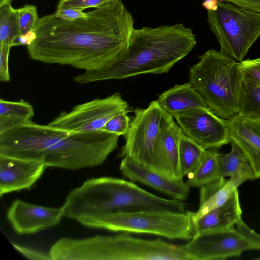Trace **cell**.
Here are the masks:
<instances>
[{
  "label": "cell",
  "instance_id": "cell-33",
  "mask_svg": "<svg viewBox=\"0 0 260 260\" xmlns=\"http://www.w3.org/2000/svg\"><path fill=\"white\" fill-rule=\"evenodd\" d=\"M218 0H204L202 6L208 10H215L217 7Z\"/></svg>",
  "mask_w": 260,
  "mask_h": 260
},
{
  "label": "cell",
  "instance_id": "cell-5",
  "mask_svg": "<svg viewBox=\"0 0 260 260\" xmlns=\"http://www.w3.org/2000/svg\"><path fill=\"white\" fill-rule=\"evenodd\" d=\"M207 17L220 51L239 62L243 60L260 37V12L218 1L216 10L207 11Z\"/></svg>",
  "mask_w": 260,
  "mask_h": 260
},
{
  "label": "cell",
  "instance_id": "cell-15",
  "mask_svg": "<svg viewBox=\"0 0 260 260\" xmlns=\"http://www.w3.org/2000/svg\"><path fill=\"white\" fill-rule=\"evenodd\" d=\"M242 210L237 188L221 206L210 211L194 224L195 234L234 226L241 219Z\"/></svg>",
  "mask_w": 260,
  "mask_h": 260
},
{
  "label": "cell",
  "instance_id": "cell-19",
  "mask_svg": "<svg viewBox=\"0 0 260 260\" xmlns=\"http://www.w3.org/2000/svg\"><path fill=\"white\" fill-rule=\"evenodd\" d=\"M218 148L205 149L197 168L187 177L186 183L189 187H202L221 178L219 177Z\"/></svg>",
  "mask_w": 260,
  "mask_h": 260
},
{
  "label": "cell",
  "instance_id": "cell-14",
  "mask_svg": "<svg viewBox=\"0 0 260 260\" xmlns=\"http://www.w3.org/2000/svg\"><path fill=\"white\" fill-rule=\"evenodd\" d=\"M227 125L230 140L242 150L252 166L256 179L260 178V121L237 114L227 120Z\"/></svg>",
  "mask_w": 260,
  "mask_h": 260
},
{
  "label": "cell",
  "instance_id": "cell-26",
  "mask_svg": "<svg viewBox=\"0 0 260 260\" xmlns=\"http://www.w3.org/2000/svg\"><path fill=\"white\" fill-rule=\"evenodd\" d=\"M111 0H60L57 10L65 8L84 10L89 8H97Z\"/></svg>",
  "mask_w": 260,
  "mask_h": 260
},
{
  "label": "cell",
  "instance_id": "cell-21",
  "mask_svg": "<svg viewBox=\"0 0 260 260\" xmlns=\"http://www.w3.org/2000/svg\"><path fill=\"white\" fill-rule=\"evenodd\" d=\"M237 115L260 121V85L244 76L240 89Z\"/></svg>",
  "mask_w": 260,
  "mask_h": 260
},
{
  "label": "cell",
  "instance_id": "cell-34",
  "mask_svg": "<svg viewBox=\"0 0 260 260\" xmlns=\"http://www.w3.org/2000/svg\"><path fill=\"white\" fill-rule=\"evenodd\" d=\"M13 0H0V7L6 5H11Z\"/></svg>",
  "mask_w": 260,
  "mask_h": 260
},
{
  "label": "cell",
  "instance_id": "cell-10",
  "mask_svg": "<svg viewBox=\"0 0 260 260\" xmlns=\"http://www.w3.org/2000/svg\"><path fill=\"white\" fill-rule=\"evenodd\" d=\"M6 216L17 233L34 234L58 224L64 217L63 207L43 206L16 199L9 207Z\"/></svg>",
  "mask_w": 260,
  "mask_h": 260
},
{
  "label": "cell",
  "instance_id": "cell-18",
  "mask_svg": "<svg viewBox=\"0 0 260 260\" xmlns=\"http://www.w3.org/2000/svg\"><path fill=\"white\" fill-rule=\"evenodd\" d=\"M230 143L231 151L220 155L219 177H234L242 183L256 179L253 167L246 155L235 143L230 141Z\"/></svg>",
  "mask_w": 260,
  "mask_h": 260
},
{
  "label": "cell",
  "instance_id": "cell-23",
  "mask_svg": "<svg viewBox=\"0 0 260 260\" xmlns=\"http://www.w3.org/2000/svg\"><path fill=\"white\" fill-rule=\"evenodd\" d=\"M21 35L17 9L11 5L0 7V45L13 47V43Z\"/></svg>",
  "mask_w": 260,
  "mask_h": 260
},
{
  "label": "cell",
  "instance_id": "cell-20",
  "mask_svg": "<svg viewBox=\"0 0 260 260\" xmlns=\"http://www.w3.org/2000/svg\"><path fill=\"white\" fill-rule=\"evenodd\" d=\"M33 106L21 99L10 101L0 99V134L32 121Z\"/></svg>",
  "mask_w": 260,
  "mask_h": 260
},
{
  "label": "cell",
  "instance_id": "cell-25",
  "mask_svg": "<svg viewBox=\"0 0 260 260\" xmlns=\"http://www.w3.org/2000/svg\"><path fill=\"white\" fill-rule=\"evenodd\" d=\"M131 119L127 113H122L112 117L104 125L103 130L124 135L129 126Z\"/></svg>",
  "mask_w": 260,
  "mask_h": 260
},
{
  "label": "cell",
  "instance_id": "cell-29",
  "mask_svg": "<svg viewBox=\"0 0 260 260\" xmlns=\"http://www.w3.org/2000/svg\"><path fill=\"white\" fill-rule=\"evenodd\" d=\"M54 14L60 18L72 21L85 17L87 15V12H84L83 10L81 9L65 8L57 10Z\"/></svg>",
  "mask_w": 260,
  "mask_h": 260
},
{
  "label": "cell",
  "instance_id": "cell-27",
  "mask_svg": "<svg viewBox=\"0 0 260 260\" xmlns=\"http://www.w3.org/2000/svg\"><path fill=\"white\" fill-rule=\"evenodd\" d=\"M245 77L260 85V58L240 62Z\"/></svg>",
  "mask_w": 260,
  "mask_h": 260
},
{
  "label": "cell",
  "instance_id": "cell-17",
  "mask_svg": "<svg viewBox=\"0 0 260 260\" xmlns=\"http://www.w3.org/2000/svg\"><path fill=\"white\" fill-rule=\"evenodd\" d=\"M157 101L170 115L194 108H208L204 99L189 82L175 85L159 95Z\"/></svg>",
  "mask_w": 260,
  "mask_h": 260
},
{
  "label": "cell",
  "instance_id": "cell-28",
  "mask_svg": "<svg viewBox=\"0 0 260 260\" xmlns=\"http://www.w3.org/2000/svg\"><path fill=\"white\" fill-rule=\"evenodd\" d=\"M11 47L9 45H0V80L1 82H9L10 80L8 61Z\"/></svg>",
  "mask_w": 260,
  "mask_h": 260
},
{
  "label": "cell",
  "instance_id": "cell-6",
  "mask_svg": "<svg viewBox=\"0 0 260 260\" xmlns=\"http://www.w3.org/2000/svg\"><path fill=\"white\" fill-rule=\"evenodd\" d=\"M182 246L190 260L225 259L260 250V235L241 219L228 228L196 233Z\"/></svg>",
  "mask_w": 260,
  "mask_h": 260
},
{
  "label": "cell",
  "instance_id": "cell-3",
  "mask_svg": "<svg viewBox=\"0 0 260 260\" xmlns=\"http://www.w3.org/2000/svg\"><path fill=\"white\" fill-rule=\"evenodd\" d=\"M189 70V83L210 110L228 120L237 115L244 77L240 62L222 51L209 50Z\"/></svg>",
  "mask_w": 260,
  "mask_h": 260
},
{
  "label": "cell",
  "instance_id": "cell-8",
  "mask_svg": "<svg viewBox=\"0 0 260 260\" xmlns=\"http://www.w3.org/2000/svg\"><path fill=\"white\" fill-rule=\"evenodd\" d=\"M130 111L128 103L118 93L76 105L61 112L48 125L70 132H90L102 129L113 116Z\"/></svg>",
  "mask_w": 260,
  "mask_h": 260
},
{
  "label": "cell",
  "instance_id": "cell-13",
  "mask_svg": "<svg viewBox=\"0 0 260 260\" xmlns=\"http://www.w3.org/2000/svg\"><path fill=\"white\" fill-rule=\"evenodd\" d=\"M119 170L123 176L131 181L147 185L173 199L182 201L189 196L190 187L183 180L171 179L128 157L122 158Z\"/></svg>",
  "mask_w": 260,
  "mask_h": 260
},
{
  "label": "cell",
  "instance_id": "cell-2",
  "mask_svg": "<svg viewBox=\"0 0 260 260\" xmlns=\"http://www.w3.org/2000/svg\"><path fill=\"white\" fill-rule=\"evenodd\" d=\"M195 34L182 24L134 29L126 50L104 69L73 78L83 84L143 74L167 73L196 46Z\"/></svg>",
  "mask_w": 260,
  "mask_h": 260
},
{
  "label": "cell",
  "instance_id": "cell-1",
  "mask_svg": "<svg viewBox=\"0 0 260 260\" xmlns=\"http://www.w3.org/2000/svg\"><path fill=\"white\" fill-rule=\"evenodd\" d=\"M134 29L133 17L122 0H111L72 21L54 13L40 18L27 50L37 61L99 70L126 50Z\"/></svg>",
  "mask_w": 260,
  "mask_h": 260
},
{
  "label": "cell",
  "instance_id": "cell-31",
  "mask_svg": "<svg viewBox=\"0 0 260 260\" xmlns=\"http://www.w3.org/2000/svg\"><path fill=\"white\" fill-rule=\"evenodd\" d=\"M233 3L242 8L260 12V0H218Z\"/></svg>",
  "mask_w": 260,
  "mask_h": 260
},
{
  "label": "cell",
  "instance_id": "cell-4",
  "mask_svg": "<svg viewBox=\"0 0 260 260\" xmlns=\"http://www.w3.org/2000/svg\"><path fill=\"white\" fill-rule=\"evenodd\" d=\"M90 228L149 234L170 240L189 241L195 234L191 212L143 209L84 216L77 220Z\"/></svg>",
  "mask_w": 260,
  "mask_h": 260
},
{
  "label": "cell",
  "instance_id": "cell-7",
  "mask_svg": "<svg viewBox=\"0 0 260 260\" xmlns=\"http://www.w3.org/2000/svg\"><path fill=\"white\" fill-rule=\"evenodd\" d=\"M166 113L157 100L152 101L146 108H136L128 131L124 135L125 144L118 157H128L160 173L156 145Z\"/></svg>",
  "mask_w": 260,
  "mask_h": 260
},
{
  "label": "cell",
  "instance_id": "cell-32",
  "mask_svg": "<svg viewBox=\"0 0 260 260\" xmlns=\"http://www.w3.org/2000/svg\"><path fill=\"white\" fill-rule=\"evenodd\" d=\"M36 38V34L32 30L26 34L21 35L13 43V46L30 45Z\"/></svg>",
  "mask_w": 260,
  "mask_h": 260
},
{
  "label": "cell",
  "instance_id": "cell-24",
  "mask_svg": "<svg viewBox=\"0 0 260 260\" xmlns=\"http://www.w3.org/2000/svg\"><path fill=\"white\" fill-rule=\"evenodd\" d=\"M17 12L21 35L34 30L40 19L36 6L34 5H25L17 9Z\"/></svg>",
  "mask_w": 260,
  "mask_h": 260
},
{
  "label": "cell",
  "instance_id": "cell-9",
  "mask_svg": "<svg viewBox=\"0 0 260 260\" xmlns=\"http://www.w3.org/2000/svg\"><path fill=\"white\" fill-rule=\"evenodd\" d=\"M171 115L183 133L204 149H219L230 143L227 120L209 108H192Z\"/></svg>",
  "mask_w": 260,
  "mask_h": 260
},
{
  "label": "cell",
  "instance_id": "cell-30",
  "mask_svg": "<svg viewBox=\"0 0 260 260\" xmlns=\"http://www.w3.org/2000/svg\"><path fill=\"white\" fill-rule=\"evenodd\" d=\"M14 248L28 258L37 259H51L49 253H44L39 250L13 244Z\"/></svg>",
  "mask_w": 260,
  "mask_h": 260
},
{
  "label": "cell",
  "instance_id": "cell-12",
  "mask_svg": "<svg viewBox=\"0 0 260 260\" xmlns=\"http://www.w3.org/2000/svg\"><path fill=\"white\" fill-rule=\"evenodd\" d=\"M181 127L167 112L156 145V157L159 172L176 180H183L179 157Z\"/></svg>",
  "mask_w": 260,
  "mask_h": 260
},
{
  "label": "cell",
  "instance_id": "cell-11",
  "mask_svg": "<svg viewBox=\"0 0 260 260\" xmlns=\"http://www.w3.org/2000/svg\"><path fill=\"white\" fill-rule=\"evenodd\" d=\"M46 167L43 159H23L0 154V196L30 190Z\"/></svg>",
  "mask_w": 260,
  "mask_h": 260
},
{
  "label": "cell",
  "instance_id": "cell-22",
  "mask_svg": "<svg viewBox=\"0 0 260 260\" xmlns=\"http://www.w3.org/2000/svg\"><path fill=\"white\" fill-rule=\"evenodd\" d=\"M205 150L183 133L179 146V162L183 177L187 176L197 168Z\"/></svg>",
  "mask_w": 260,
  "mask_h": 260
},
{
  "label": "cell",
  "instance_id": "cell-16",
  "mask_svg": "<svg viewBox=\"0 0 260 260\" xmlns=\"http://www.w3.org/2000/svg\"><path fill=\"white\" fill-rule=\"evenodd\" d=\"M241 184L238 180L231 177L227 181L221 178L201 187L199 208L196 212H191L193 224L202 216L225 203Z\"/></svg>",
  "mask_w": 260,
  "mask_h": 260
}]
</instances>
